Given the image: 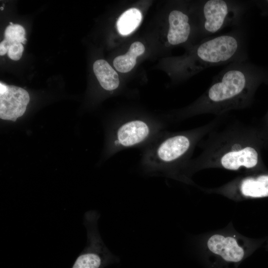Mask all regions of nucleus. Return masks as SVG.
<instances>
[{
	"mask_svg": "<svg viewBox=\"0 0 268 268\" xmlns=\"http://www.w3.org/2000/svg\"><path fill=\"white\" fill-rule=\"evenodd\" d=\"M197 131L176 134L161 133L144 147L141 167L150 175L175 176L190 155L197 139Z\"/></svg>",
	"mask_w": 268,
	"mask_h": 268,
	"instance_id": "f257e3e1",
	"label": "nucleus"
},
{
	"mask_svg": "<svg viewBox=\"0 0 268 268\" xmlns=\"http://www.w3.org/2000/svg\"><path fill=\"white\" fill-rule=\"evenodd\" d=\"M100 214L95 210L85 213L84 223L87 231L86 245L71 268H105L119 263V258L108 249L99 233L97 223Z\"/></svg>",
	"mask_w": 268,
	"mask_h": 268,
	"instance_id": "f03ea898",
	"label": "nucleus"
},
{
	"mask_svg": "<svg viewBox=\"0 0 268 268\" xmlns=\"http://www.w3.org/2000/svg\"><path fill=\"white\" fill-rule=\"evenodd\" d=\"M163 126L162 121L142 118L121 120L114 134L115 149L118 151L133 147H145L162 133Z\"/></svg>",
	"mask_w": 268,
	"mask_h": 268,
	"instance_id": "7ed1b4c3",
	"label": "nucleus"
},
{
	"mask_svg": "<svg viewBox=\"0 0 268 268\" xmlns=\"http://www.w3.org/2000/svg\"><path fill=\"white\" fill-rule=\"evenodd\" d=\"M246 76L241 70L231 69L226 72L221 80L208 89L207 98L213 103L229 101L237 97L246 87Z\"/></svg>",
	"mask_w": 268,
	"mask_h": 268,
	"instance_id": "20e7f679",
	"label": "nucleus"
},
{
	"mask_svg": "<svg viewBox=\"0 0 268 268\" xmlns=\"http://www.w3.org/2000/svg\"><path fill=\"white\" fill-rule=\"evenodd\" d=\"M218 165L232 171L241 168L253 169L259 162V154L255 148L246 142L235 143L224 148L217 157Z\"/></svg>",
	"mask_w": 268,
	"mask_h": 268,
	"instance_id": "39448f33",
	"label": "nucleus"
},
{
	"mask_svg": "<svg viewBox=\"0 0 268 268\" xmlns=\"http://www.w3.org/2000/svg\"><path fill=\"white\" fill-rule=\"evenodd\" d=\"M30 97L24 89L0 82V118L15 121L25 113Z\"/></svg>",
	"mask_w": 268,
	"mask_h": 268,
	"instance_id": "423d86ee",
	"label": "nucleus"
},
{
	"mask_svg": "<svg viewBox=\"0 0 268 268\" xmlns=\"http://www.w3.org/2000/svg\"><path fill=\"white\" fill-rule=\"evenodd\" d=\"M238 42L230 35H221L202 43L197 49V56L205 63L215 64L228 61L236 53Z\"/></svg>",
	"mask_w": 268,
	"mask_h": 268,
	"instance_id": "0eeeda50",
	"label": "nucleus"
},
{
	"mask_svg": "<svg viewBox=\"0 0 268 268\" xmlns=\"http://www.w3.org/2000/svg\"><path fill=\"white\" fill-rule=\"evenodd\" d=\"M208 251L220 261L230 266L240 263L245 257L247 252L238 240L232 236L215 234L207 240Z\"/></svg>",
	"mask_w": 268,
	"mask_h": 268,
	"instance_id": "6e6552de",
	"label": "nucleus"
},
{
	"mask_svg": "<svg viewBox=\"0 0 268 268\" xmlns=\"http://www.w3.org/2000/svg\"><path fill=\"white\" fill-rule=\"evenodd\" d=\"M205 30L209 33H215L223 25L228 13L226 1L222 0L207 1L203 6Z\"/></svg>",
	"mask_w": 268,
	"mask_h": 268,
	"instance_id": "1a4fd4ad",
	"label": "nucleus"
},
{
	"mask_svg": "<svg viewBox=\"0 0 268 268\" xmlns=\"http://www.w3.org/2000/svg\"><path fill=\"white\" fill-rule=\"evenodd\" d=\"M188 16L178 10L172 11L169 15V29L167 35L168 42L178 45L186 42L190 33Z\"/></svg>",
	"mask_w": 268,
	"mask_h": 268,
	"instance_id": "9d476101",
	"label": "nucleus"
},
{
	"mask_svg": "<svg viewBox=\"0 0 268 268\" xmlns=\"http://www.w3.org/2000/svg\"><path fill=\"white\" fill-rule=\"evenodd\" d=\"M238 190L241 195L245 198L268 197V174L243 179L239 183Z\"/></svg>",
	"mask_w": 268,
	"mask_h": 268,
	"instance_id": "9b49d317",
	"label": "nucleus"
},
{
	"mask_svg": "<svg viewBox=\"0 0 268 268\" xmlns=\"http://www.w3.org/2000/svg\"><path fill=\"white\" fill-rule=\"evenodd\" d=\"M94 72L103 88L108 91L117 89L120 84L118 74L108 63L104 60L96 61L93 64Z\"/></svg>",
	"mask_w": 268,
	"mask_h": 268,
	"instance_id": "f8f14e48",
	"label": "nucleus"
},
{
	"mask_svg": "<svg viewBox=\"0 0 268 268\" xmlns=\"http://www.w3.org/2000/svg\"><path fill=\"white\" fill-rule=\"evenodd\" d=\"M144 51L145 47L141 42L133 43L126 54L118 56L114 60V67L123 73L131 71L136 64L137 57L143 54Z\"/></svg>",
	"mask_w": 268,
	"mask_h": 268,
	"instance_id": "ddd939ff",
	"label": "nucleus"
},
{
	"mask_svg": "<svg viewBox=\"0 0 268 268\" xmlns=\"http://www.w3.org/2000/svg\"><path fill=\"white\" fill-rule=\"evenodd\" d=\"M141 20L142 14L138 9L130 8L119 17L117 22V30L121 35H128L138 27Z\"/></svg>",
	"mask_w": 268,
	"mask_h": 268,
	"instance_id": "4468645a",
	"label": "nucleus"
},
{
	"mask_svg": "<svg viewBox=\"0 0 268 268\" xmlns=\"http://www.w3.org/2000/svg\"><path fill=\"white\" fill-rule=\"evenodd\" d=\"M4 31V39L3 40L8 44L20 42L25 44L27 40L25 38V30L23 26L19 24L9 23Z\"/></svg>",
	"mask_w": 268,
	"mask_h": 268,
	"instance_id": "2eb2a0df",
	"label": "nucleus"
},
{
	"mask_svg": "<svg viewBox=\"0 0 268 268\" xmlns=\"http://www.w3.org/2000/svg\"><path fill=\"white\" fill-rule=\"evenodd\" d=\"M24 50L23 44L20 42L8 44L2 40L0 43V55L7 53L8 57L14 61L19 60Z\"/></svg>",
	"mask_w": 268,
	"mask_h": 268,
	"instance_id": "dca6fc26",
	"label": "nucleus"
},
{
	"mask_svg": "<svg viewBox=\"0 0 268 268\" xmlns=\"http://www.w3.org/2000/svg\"><path fill=\"white\" fill-rule=\"evenodd\" d=\"M3 9V7H0V10H2Z\"/></svg>",
	"mask_w": 268,
	"mask_h": 268,
	"instance_id": "f3484780",
	"label": "nucleus"
}]
</instances>
